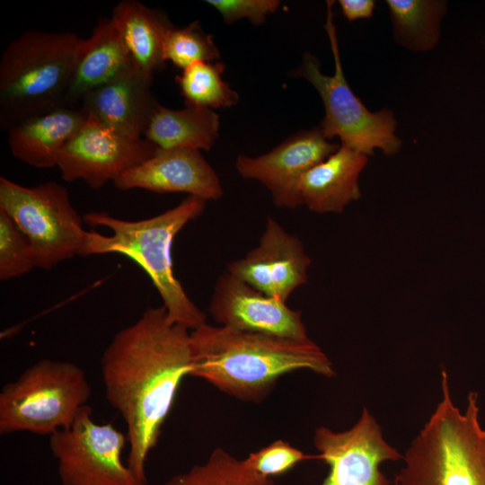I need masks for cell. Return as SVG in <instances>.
Here are the masks:
<instances>
[{"mask_svg": "<svg viewBox=\"0 0 485 485\" xmlns=\"http://www.w3.org/2000/svg\"><path fill=\"white\" fill-rule=\"evenodd\" d=\"M208 312L220 326L307 340L300 311L266 295L228 271L216 280Z\"/></svg>", "mask_w": 485, "mask_h": 485, "instance_id": "13", "label": "cell"}, {"mask_svg": "<svg viewBox=\"0 0 485 485\" xmlns=\"http://www.w3.org/2000/svg\"><path fill=\"white\" fill-rule=\"evenodd\" d=\"M84 372L67 361L41 359L0 392V433L49 435L68 428L87 404Z\"/></svg>", "mask_w": 485, "mask_h": 485, "instance_id": "6", "label": "cell"}, {"mask_svg": "<svg viewBox=\"0 0 485 485\" xmlns=\"http://www.w3.org/2000/svg\"><path fill=\"white\" fill-rule=\"evenodd\" d=\"M339 5L344 17L348 22L369 19L373 16L375 0H340Z\"/></svg>", "mask_w": 485, "mask_h": 485, "instance_id": "29", "label": "cell"}, {"mask_svg": "<svg viewBox=\"0 0 485 485\" xmlns=\"http://www.w3.org/2000/svg\"><path fill=\"white\" fill-rule=\"evenodd\" d=\"M0 209L29 241L36 268L49 270L81 256L88 232L64 186L48 181L24 187L2 176Z\"/></svg>", "mask_w": 485, "mask_h": 485, "instance_id": "8", "label": "cell"}, {"mask_svg": "<svg viewBox=\"0 0 485 485\" xmlns=\"http://www.w3.org/2000/svg\"><path fill=\"white\" fill-rule=\"evenodd\" d=\"M219 128V116L213 110L188 105L173 110L159 103L144 138L158 149L209 151L218 138Z\"/></svg>", "mask_w": 485, "mask_h": 485, "instance_id": "21", "label": "cell"}, {"mask_svg": "<svg viewBox=\"0 0 485 485\" xmlns=\"http://www.w3.org/2000/svg\"><path fill=\"white\" fill-rule=\"evenodd\" d=\"M442 398L403 454L393 485H485V428L478 393L470 392L464 411L454 403L445 369Z\"/></svg>", "mask_w": 485, "mask_h": 485, "instance_id": "4", "label": "cell"}, {"mask_svg": "<svg viewBox=\"0 0 485 485\" xmlns=\"http://www.w3.org/2000/svg\"><path fill=\"white\" fill-rule=\"evenodd\" d=\"M113 183L121 190L181 192L206 201L219 199L224 194L216 171L199 150L191 148H156L150 158L124 172Z\"/></svg>", "mask_w": 485, "mask_h": 485, "instance_id": "15", "label": "cell"}, {"mask_svg": "<svg viewBox=\"0 0 485 485\" xmlns=\"http://www.w3.org/2000/svg\"><path fill=\"white\" fill-rule=\"evenodd\" d=\"M153 77L133 67L87 93L79 106L87 116L116 133L143 138L159 104L151 91Z\"/></svg>", "mask_w": 485, "mask_h": 485, "instance_id": "16", "label": "cell"}, {"mask_svg": "<svg viewBox=\"0 0 485 485\" xmlns=\"http://www.w3.org/2000/svg\"><path fill=\"white\" fill-rule=\"evenodd\" d=\"M206 3L221 14L226 24L247 19L254 25H260L280 5L278 0H207Z\"/></svg>", "mask_w": 485, "mask_h": 485, "instance_id": "28", "label": "cell"}, {"mask_svg": "<svg viewBox=\"0 0 485 485\" xmlns=\"http://www.w3.org/2000/svg\"><path fill=\"white\" fill-rule=\"evenodd\" d=\"M133 67L110 17L100 18L91 36L81 40L61 106L78 107L87 93Z\"/></svg>", "mask_w": 485, "mask_h": 485, "instance_id": "17", "label": "cell"}, {"mask_svg": "<svg viewBox=\"0 0 485 485\" xmlns=\"http://www.w3.org/2000/svg\"><path fill=\"white\" fill-rule=\"evenodd\" d=\"M156 147L145 138L121 136L87 116L63 147L57 167L67 182L84 181L98 190L150 158Z\"/></svg>", "mask_w": 485, "mask_h": 485, "instance_id": "11", "label": "cell"}, {"mask_svg": "<svg viewBox=\"0 0 485 485\" xmlns=\"http://www.w3.org/2000/svg\"><path fill=\"white\" fill-rule=\"evenodd\" d=\"M206 200L189 196L176 207L155 216L128 221L106 212H91L83 218L92 226L111 231L106 236L88 232L81 256L119 253L134 260L151 278L172 323L192 331L207 322V315L188 296L172 269V245L177 234L199 216Z\"/></svg>", "mask_w": 485, "mask_h": 485, "instance_id": "3", "label": "cell"}, {"mask_svg": "<svg viewBox=\"0 0 485 485\" xmlns=\"http://www.w3.org/2000/svg\"><path fill=\"white\" fill-rule=\"evenodd\" d=\"M190 366V331L172 323L163 305L148 307L103 352L106 399L127 426V465L143 481L148 454Z\"/></svg>", "mask_w": 485, "mask_h": 485, "instance_id": "1", "label": "cell"}, {"mask_svg": "<svg viewBox=\"0 0 485 485\" xmlns=\"http://www.w3.org/2000/svg\"><path fill=\"white\" fill-rule=\"evenodd\" d=\"M163 57L182 70L197 62H217L220 52L213 36L205 32L198 21L167 32Z\"/></svg>", "mask_w": 485, "mask_h": 485, "instance_id": "25", "label": "cell"}, {"mask_svg": "<svg viewBox=\"0 0 485 485\" xmlns=\"http://www.w3.org/2000/svg\"><path fill=\"white\" fill-rule=\"evenodd\" d=\"M311 259L300 239L269 216L258 246L227 264L232 275L268 296L286 302L308 280Z\"/></svg>", "mask_w": 485, "mask_h": 485, "instance_id": "14", "label": "cell"}, {"mask_svg": "<svg viewBox=\"0 0 485 485\" xmlns=\"http://www.w3.org/2000/svg\"><path fill=\"white\" fill-rule=\"evenodd\" d=\"M82 38L72 31L30 30L0 59V127L8 130L61 106Z\"/></svg>", "mask_w": 485, "mask_h": 485, "instance_id": "5", "label": "cell"}, {"mask_svg": "<svg viewBox=\"0 0 485 485\" xmlns=\"http://www.w3.org/2000/svg\"><path fill=\"white\" fill-rule=\"evenodd\" d=\"M163 485H277L249 469L226 450L214 449L207 460L171 477Z\"/></svg>", "mask_w": 485, "mask_h": 485, "instance_id": "24", "label": "cell"}, {"mask_svg": "<svg viewBox=\"0 0 485 485\" xmlns=\"http://www.w3.org/2000/svg\"><path fill=\"white\" fill-rule=\"evenodd\" d=\"M225 65L220 62H197L182 70L175 82L185 105L210 110L236 105L239 94L223 80Z\"/></svg>", "mask_w": 485, "mask_h": 485, "instance_id": "23", "label": "cell"}, {"mask_svg": "<svg viewBox=\"0 0 485 485\" xmlns=\"http://www.w3.org/2000/svg\"><path fill=\"white\" fill-rule=\"evenodd\" d=\"M137 71L154 76L164 68L163 42L173 25L162 11L137 0H122L110 16Z\"/></svg>", "mask_w": 485, "mask_h": 485, "instance_id": "20", "label": "cell"}, {"mask_svg": "<svg viewBox=\"0 0 485 485\" xmlns=\"http://www.w3.org/2000/svg\"><path fill=\"white\" fill-rule=\"evenodd\" d=\"M190 376L201 378L245 401H259L284 375L310 370L325 377L336 373L312 340H296L204 323L190 331Z\"/></svg>", "mask_w": 485, "mask_h": 485, "instance_id": "2", "label": "cell"}, {"mask_svg": "<svg viewBox=\"0 0 485 485\" xmlns=\"http://www.w3.org/2000/svg\"><path fill=\"white\" fill-rule=\"evenodd\" d=\"M319 459V455L306 454L284 440H276L243 459L244 464L256 473L271 478L281 475L297 463Z\"/></svg>", "mask_w": 485, "mask_h": 485, "instance_id": "27", "label": "cell"}, {"mask_svg": "<svg viewBox=\"0 0 485 485\" xmlns=\"http://www.w3.org/2000/svg\"><path fill=\"white\" fill-rule=\"evenodd\" d=\"M366 155L345 146L310 169L301 179V205L316 213H340L360 198L358 179Z\"/></svg>", "mask_w": 485, "mask_h": 485, "instance_id": "19", "label": "cell"}, {"mask_svg": "<svg viewBox=\"0 0 485 485\" xmlns=\"http://www.w3.org/2000/svg\"><path fill=\"white\" fill-rule=\"evenodd\" d=\"M333 3L327 2L324 27L334 59V74L322 73L318 58L305 52L294 75L308 81L319 93L324 106V117L318 128L328 140L339 137L341 146L366 156L373 155L375 149L382 150L385 155H393L401 146V141L396 136L397 121L393 112L386 108L375 112L369 110L345 77L333 22Z\"/></svg>", "mask_w": 485, "mask_h": 485, "instance_id": "7", "label": "cell"}, {"mask_svg": "<svg viewBox=\"0 0 485 485\" xmlns=\"http://www.w3.org/2000/svg\"><path fill=\"white\" fill-rule=\"evenodd\" d=\"M86 119L80 106H59L26 119L8 129L10 151L33 167L57 166L63 147Z\"/></svg>", "mask_w": 485, "mask_h": 485, "instance_id": "18", "label": "cell"}, {"mask_svg": "<svg viewBox=\"0 0 485 485\" xmlns=\"http://www.w3.org/2000/svg\"><path fill=\"white\" fill-rule=\"evenodd\" d=\"M394 41L417 52L434 48L447 9L441 0H386Z\"/></svg>", "mask_w": 485, "mask_h": 485, "instance_id": "22", "label": "cell"}, {"mask_svg": "<svg viewBox=\"0 0 485 485\" xmlns=\"http://www.w3.org/2000/svg\"><path fill=\"white\" fill-rule=\"evenodd\" d=\"M313 445L319 459L330 469L321 485H393L380 471V465L403 458L384 440L380 426L367 408L363 409L359 419L348 430L316 428Z\"/></svg>", "mask_w": 485, "mask_h": 485, "instance_id": "10", "label": "cell"}, {"mask_svg": "<svg viewBox=\"0 0 485 485\" xmlns=\"http://www.w3.org/2000/svg\"><path fill=\"white\" fill-rule=\"evenodd\" d=\"M36 268L29 241L0 209V279L19 278Z\"/></svg>", "mask_w": 485, "mask_h": 485, "instance_id": "26", "label": "cell"}, {"mask_svg": "<svg viewBox=\"0 0 485 485\" xmlns=\"http://www.w3.org/2000/svg\"><path fill=\"white\" fill-rule=\"evenodd\" d=\"M339 147V144L328 140L317 127L290 136L260 156L240 154L235 168L242 178L263 184L277 207L294 208L301 206L298 185L302 177Z\"/></svg>", "mask_w": 485, "mask_h": 485, "instance_id": "12", "label": "cell"}, {"mask_svg": "<svg viewBox=\"0 0 485 485\" xmlns=\"http://www.w3.org/2000/svg\"><path fill=\"white\" fill-rule=\"evenodd\" d=\"M49 436L62 485H147L122 461L127 435L111 422L96 423L88 404L68 428Z\"/></svg>", "mask_w": 485, "mask_h": 485, "instance_id": "9", "label": "cell"}]
</instances>
